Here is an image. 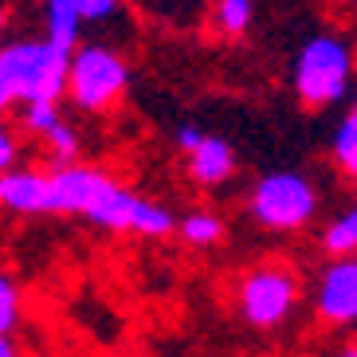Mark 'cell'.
<instances>
[{
	"mask_svg": "<svg viewBox=\"0 0 357 357\" xmlns=\"http://www.w3.org/2000/svg\"><path fill=\"white\" fill-rule=\"evenodd\" d=\"M294 95L306 110H326L337 106L349 95L354 83V52L342 36H314L298 47L294 59Z\"/></svg>",
	"mask_w": 357,
	"mask_h": 357,
	"instance_id": "6da1fadb",
	"label": "cell"
},
{
	"mask_svg": "<svg viewBox=\"0 0 357 357\" xmlns=\"http://www.w3.org/2000/svg\"><path fill=\"white\" fill-rule=\"evenodd\" d=\"M0 67L16 91V102H59L67 95L71 55L47 40H16L0 47Z\"/></svg>",
	"mask_w": 357,
	"mask_h": 357,
	"instance_id": "7a4b0ae2",
	"label": "cell"
},
{
	"mask_svg": "<svg viewBox=\"0 0 357 357\" xmlns=\"http://www.w3.org/2000/svg\"><path fill=\"white\" fill-rule=\"evenodd\" d=\"M130 86L126 59L106 47V43H83L71 55V75H67V98L71 106L86 114H106Z\"/></svg>",
	"mask_w": 357,
	"mask_h": 357,
	"instance_id": "3957f363",
	"label": "cell"
},
{
	"mask_svg": "<svg viewBox=\"0 0 357 357\" xmlns=\"http://www.w3.org/2000/svg\"><path fill=\"white\" fill-rule=\"evenodd\" d=\"M255 224L267 231H298L314 220L318 212V192L314 185L294 173V169H275L255 181L252 197H248Z\"/></svg>",
	"mask_w": 357,
	"mask_h": 357,
	"instance_id": "277c9868",
	"label": "cell"
},
{
	"mask_svg": "<svg viewBox=\"0 0 357 357\" xmlns=\"http://www.w3.org/2000/svg\"><path fill=\"white\" fill-rule=\"evenodd\" d=\"M236 298H240V314L248 326L275 330L291 318L294 303H298V275L287 263H259L240 279Z\"/></svg>",
	"mask_w": 357,
	"mask_h": 357,
	"instance_id": "5b68a950",
	"label": "cell"
},
{
	"mask_svg": "<svg viewBox=\"0 0 357 357\" xmlns=\"http://www.w3.org/2000/svg\"><path fill=\"white\" fill-rule=\"evenodd\" d=\"M86 220L95 224V228H106V231H134V236H153V240L177 231V216L165 204L142 197V192L126 189L118 181H110L102 189V197L86 212Z\"/></svg>",
	"mask_w": 357,
	"mask_h": 357,
	"instance_id": "8992f818",
	"label": "cell"
},
{
	"mask_svg": "<svg viewBox=\"0 0 357 357\" xmlns=\"http://www.w3.org/2000/svg\"><path fill=\"white\" fill-rule=\"evenodd\" d=\"M314 306L326 326H357V255L326 263L318 275Z\"/></svg>",
	"mask_w": 357,
	"mask_h": 357,
	"instance_id": "52a82bcc",
	"label": "cell"
},
{
	"mask_svg": "<svg viewBox=\"0 0 357 357\" xmlns=\"http://www.w3.org/2000/svg\"><path fill=\"white\" fill-rule=\"evenodd\" d=\"M110 173H102L98 165H63L52 169V212L63 216H86L91 204L102 197V189L110 185Z\"/></svg>",
	"mask_w": 357,
	"mask_h": 357,
	"instance_id": "ba28073f",
	"label": "cell"
},
{
	"mask_svg": "<svg viewBox=\"0 0 357 357\" xmlns=\"http://www.w3.org/2000/svg\"><path fill=\"white\" fill-rule=\"evenodd\" d=\"M0 208L16 212V216H47L52 212V173H40V169L0 173Z\"/></svg>",
	"mask_w": 357,
	"mask_h": 357,
	"instance_id": "9c48e42d",
	"label": "cell"
},
{
	"mask_svg": "<svg viewBox=\"0 0 357 357\" xmlns=\"http://www.w3.org/2000/svg\"><path fill=\"white\" fill-rule=\"evenodd\" d=\"M189 158V177L197 181V185H224V181L236 173V149H231V142H224V137L216 134H204L197 142V149L192 153H185Z\"/></svg>",
	"mask_w": 357,
	"mask_h": 357,
	"instance_id": "30bf717a",
	"label": "cell"
},
{
	"mask_svg": "<svg viewBox=\"0 0 357 357\" xmlns=\"http://www.w3.org/2000/svg\"><path fill=\"white\" fill-rule=\"evenodd\" d=\"M83 0H43V40L59 47V52L75 55L79 52V32H83Z\"/></svg>",
	"mask_w": 357,
	"mask_h": 357,
	"instance_id": "8fae6325",
	"label": "cell"
},
{
	"mask_svg": "<svg viewBox=\"0 0 357 357\" xmlns=\"http://www.w3.org/2000/svg\"><path fill=\"white\" fill-rule=\"evenodd\" d=\"M177 236L192 248H212V243L224 240V220L216 212H189V216H181L177 220Z\"/></svg>",
	"mask_w": 357,
	"mask_h": 357,
	"instance_id": "7c38bea8",
	"label": "cell"
},
{
	"mask_svg": "<svg viewBox=\"0 0 357 357\" xmlns=\"http://www.w3.org/2000/svg\"><path fill=\"white\" fill-rule=\"evenodd\" d=\"M322 252L330 255V259L357 255V204H349V208L322 231Z\"/></svg>",
	"mask_w": 357,
	"mask_h": 357,
	"instance_id": "4fadbf2b",
	"label": "cell"
},
{
	"mask_svg": "<svg viewBox=\"0 0 357 357\" xmlns=\"http://www.w3.org/2000/svg\"><path fill=\"white\" fill-rule=\"evenodd\" d=\"M334 161L357 185V98H354L349 114L342 118V126H337V134H334Z\"/></svg>",
	"mask_w": 357,
	"mask_h": 357,
	"instance_id": "5bb4252c",
	"label": "cell"
},
{
	"mask_svg": "<svg viewBox=\"0 0 357 357\" xmlns=\"http://www.w3.org/2000/svg\"><path fill=\"white\" fill-rule=\"evenodd\" d=\"M216 28H220L224 36H248V28H252L255 20V0H216Z\"/></svg>",
	"mask_w": 357,
	"mask_h": 357,
	"instance_id": "9a60e30c",
	"label": "cell"
},
{
	"mask_svg": "<svg viewBox=\"0 0 357 357\" xmlns=\"http://www.w3.org/2000/svg\"><path fill=\"white\" fill-rule=\"evenodd\" d=\"M59 122H63L59 102H24V110H20V126L28 130V134L43 137V142H47V134H52Z\"/></svg>",
	"mask_w": 357,
	"mask_h": 357,
	"instance_id": "2e32d148",
	"label": "cell"
},
{
	"mask_svg": "<svg viewBox=\"0 0 357 357\" xmlns=\"http://www.w3.org/2000/svg\"><path fill=\"white\" fill-rule=\"evenodd\" d=\"M47 149H52L55 169H63V165H79V149H83V142H79V134H75L67 122H59V126L47 134Z\"/></svg>",
	"mask_w": 357,
	"mask_h": 357,
	"instance_id": "e0dca14e",
	"label": "cell"
},
{
	"mask_svg": "<svg viewBox=\"0 0 357 357\" xmlns=\"http://www.w3.org/2000/svg\"><path fill=\"white\" fill-rule=\"evenodd\" d=\"M20 326V287L12 275L0 271V334H12Z\"/></svg>",
	"mask_w": 357,
	"mask_h": 357,
	"instance_id": "ac0fdd59",
	"label": "cell"
},
{
	"mask_svg": "<svg viewBox=\"0 0 357 357\" xmlns=\"http://www.w3.org/2000/svg\"><path fill=\"white\" fill-rule=\"evenodd\" d=\"M16 158H20V142H16V130L0 118V173L16 169Z\"/></svg>",
	"mask_w": 357,
	"mask_h": 357,
	"instance_id": "d6986e66",
	"label": "cell"
},
{
	"mask_svg": "<svg viewBox=\"0 0 357 357\" xmlns=\"http://www.w3.org/2000/svg\"><path fill=\"white\" fill-rule=\"evenodd\" d=\"M118 8H122V0H83V20L86 24H106L114 20Z\"/></svg>",
	"mask_w": 357,
	"mask_h": 357,
	"instance_id": "ffe728a7",
	"label": "cell"
},
{
	"mask_svg": "<svg viewBox=\"0 0 357 357\" xmlns=\"http://www.w3.org/2000/svg\"><path fill=\"white\" fill-rule=\"evenodd\" d=\"M12 102H16V91H12L8 75H4V67H0V114H4V110H8Z\"/></svg>",
	"mask_w": 357,
	"mask_h": 357,
	"instance_id": "44dd1931",
	"label": "cell"
},
{
	"mask_svg": "<svg viewBox=\"0 0 357 357\" xmlns=\"http://www.w3.org/2000/svg\"><path fill=\"white\" fill-rule=\"evenodd\" d=\"M0 357H20V346L12 342V334H0Z\"/></svg>",
	"mask_w": 357,
	"mask_h": 357,
	"instance_id": "7402d4cb",
	"label": "cell"
},
{
	"mask_svg": "<svg viewBox=\"0 0 357 357\" xmlns=\"http://www.w3.org/2000/svg\"><path fill=\"white\" fill-rule=\"evenodd\" d=\"M334 357H357V342H354V346H346V349H337Z\"/></svg>",
	"mask_w": 357,
	"mask_h": 357,
	"instance_id": "603a6c76",
	"label": "cell"
},
{
	"mask_svg": "<svg viewBox=\"0 0 357 357\" xmlns=\"http://www.w3.org/2000/svg\"><path fill=\"white\" fill-rule=\"evenodd\" d=\"M4 28H8V12L0 8V32H4Z\"/></svg>",
	"mask_w": 357,
	"mask_h": 357,
	"instance_id": "cb8c5ba5",
	"label": "cell"
}]
</instances>
